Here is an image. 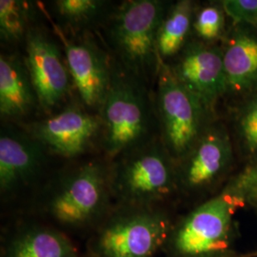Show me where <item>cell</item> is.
Returning <instances> with one entry per match:
<instances>
[{"label":"cell","instance_id":"cell-1","mask_svg":"<svg viewBox=\"0 0 257 257\" xmlns=\"http://www.w3.org/2000/svg\"><path fill=\"white\" fill-rule=\"evenodd\" d=\"M145 82L121 65H112L110 90L98 114L102 147L111 159L150 142L153 107Z\"/></svg>","mask_w":257,"mask_h":257},{"label":"cell","instance_id":"cell-2","mask_svg":"<svg viewBox=\"0 0 257 257\" xmlns=\"http://www.w3.org/2000/svg\"><path fill=\"white\" fill-rule=\"evenodd\" d=\"M169 5L159 0L123 2L111 16L107 38L118 63L144 82L157 74V34Z\"/></svg>","mask_w":257,"mask_h":257},{"label":"cell","instance_id":"cell-3","mask_svg":"<svg viewBox=\"0 0 257 257\" xmlns=\"http://www.w3.org/2000/svg\"><path fill=\"white\" fill-rule=\"evenodd\" d=\"M110 190L121 207H154L177 192L176 163L162 141L120 156L110 170Z\"/></svg>","mask_w":257,"mask_h":257},{"label":"cell","instance_id":"cell-4","mask_svg":"<svg viewBox=\"0 0 257 257\" xmlns=\"http://www.w3.org/2000/svg\"><path fill=\"white\" fill-rule=\"evenodd\" d=\"M243 205L219 193L199 204L173 226L167 242L174 257H230L235 235L234 214Z\"/></svg>","mask_w":257,"mask_h":257},{"label":"cell","instance_id":"cell-5","mask_svg":"<svg viewBox=\"0 0 257 257\" xmlns=\"http://www.w3.org/2000/svg\"><path fill=\"white\" fill-rule=\"evenodd\" d=\"M156 78L160 140L176 163L191 151L211 124V112L176 79L168 63L161 59Z\"/></svg>","mask_w":257,"mask_h":257},{"label":"cell","instance_id":"cell-6","mask_svg":"<svg viewBox=\"0 0 257 257\" xmlns=\"http://www.w3.org/2000/svg\"><path fill=\"white\" fill-rule=\"evenodd\" d=\"M173 226L154 207H122L92 240L94 257H153L167 244Z\"/></svg>","mask_w":257,"mask_h":257},{"label":"cell","instance_id":"cell-7","mask_svg":"<svg viewBox=\"0 0 257 257\" xmlns=\"http://www.w3.org/2000/svg\"><path fill=\"white\" fill-rule=\"evenodd\" d=\"M110 194V170L99 162H88L55 186L47 200V211L64 226L82 227L101 216Z\"/></svg>","mask_w":257,"mask_h":257},{"label":"cell","instance_id":"cell-8","mask_svg":"<svg viewBox=\"0 0 257 257\" xmlns=\"http://www.w3.org/2000/svg\"><path fill=\"white\" fill-rule=\"evenodd\" d=\"M233 158L226 128L210 124L191 151L176 162L177 192L187 196L213 192L228 177Z\"/></svg>","mask_w":257,"mask_h":257},{"label":"cell","instance_id":"cell-9","mask_svg":"<svg viewBox=\"0 0 257 257\" xmlns=\"http://www.w3.org/2000/svg\"><path fill=\"white\" fill-rule=\"evenodd\" d=\"M168 65L176 79L211 113L220 97L227 94L221 47L202 40L189 41Z\"/></svg>","mask_w":257,"mask_h":257},{"label":"cell","instance_id":"cell-10","mask_svg":"<svg viewBox=\"0 0 257 257\" xmlns=\"http://www.w3.org/2000/svg\"><path fill=\"white\" fill-rule=\"evenodd\" d=\"M58 35L63 41L66 65L81 101L86 108L99 112L110 90L112 65L92 39H68L59 30Z\"/></svg>","mask_w":257,"mask_h":257},{"label":"cell","instance_id":"cell-11","mask_svg":"<svg viewBox=\"0 0 257 257\" xmlns=\"http://www.w3.org/2000/svg\"><path fill=\"white\" fill-rule=\"evenodd\" d=\"M28 72L38 105L50 110L63 101L70 89V73L59 48L40 31L30 29L25 38Z\"/></svg>","mask_w":257,"mask_h":257},{"label":"cell","instance_id":"cell-12","mask_svg":"<svg viewBox=\"0 0 257 257\" xmlns=\"http://www.w3.org/2000/svg\"><path fill=\"white\" fill-rule=\"evenodd\" d=\"M101 135L99 114L70 106L31 127V136L47 151L63 157H75L87 152L98 135Z\"/></svg>","mask_w":257,"mask_h":257},{"label":"cell","instance_id":"cell-13","mask_svg":"<svg viewBox=\"0 0 257 257\" xmlns=\"http://www.w3.org/2000/svg\"><path fill=\"white\" fill-rule=\"evenodd\" d=\"M47 149L31 135L2 128L0 135V190L9 194L31 183L45 163Z\"/></svg>","mask_w":257,"mask_h":257},{"label":"cell","instance_id":"cell-14","mask_svg":"<svg viewBox=\"0 0 257 257\" xmlns=\"http://www.w3.org/2000/svg\"><path fill=\"white\" fill-rule=\"evenodd\" d=\"M227 93L248 95L257 92V30L236 23L223 46Z\"/></svg>","mask_w":257,"mask_h":257},{"label":"cell","instance_id":"cell-15","mask_svg":"<svg viewBox=\"0 0 257 257\" xmlns=\"http://www.w3.org/2000/svg\"><path fill=\"white\" fill-rule=\"evenodd\" d=\"M38 104L25 60L17 55L0 56V113L2 118H20Z\"/></svg>","mask_w":257,"mask_h":257},{"label":"cell","instance_id":"cell-16","mask_svg":"<svg viewBox=\"0 0 257 257\" xmlns=\"http://www.w3.org/2000/svg\"><path fill=\"white\" fill-rule=\"evenodd\" d=\"M4 257H78L71 240L45 227H29L11 239Z\"/></svg>","mask_w":257,"mask_h":257},{"label":"cell","instance_id":"cell-17","mask_svg":"<svg viewBox=\"0 0 257 257\" xmlns=\"http://www.w3.org/2000/svg\"><path fill=\"white\" fill-rule=\"evenodd\" d=\"M194 3L180 0L169 5L157 34V52L161 60L174 58L186 44L193 26Z\"/></svg>","mask_w":257,"mask_h":257},{"label":"cell","instance_id":"cell-18","mask_svg":"<svg viewBox=\"0 0 257 257\" xmlns=\"http://www.w3.org/2000/svg\"><path fill=\"white\" fill-rule=\"evenodd\" d=\"M36 12L33 5L26 1H0V35L1 39L13 43L26 38L28 24Z\"/></svg>","mask_w":257,"mask_h":257},{"label":"cell","instance_id":"cell-19","mask_svg":"<svg viewBox=\"0 0 257 257\" xmlns=\"http://www.w3.org/2000/svg\"><path fill=\"white\" fill-rule=\"evenodd\" d=\"M108 2L101 0H57L54 2L55 12L65 25L80 30L89 27L103 18Z\"/></svg>","mask_w":257,"mask_h":257},{"label":"cell","instance_id":"cell-20","mask_svg":"<svg viewBox=\"0 0 257 257\" xmlns=\"http://www.w3.org/2000/svg\"><path fill=\"white\" fill-rule=\"evenodd\" d=\"M235 136L241 155L248 162L257 158V92L248 95L235 117Z\"/></svg>","mask_w":257,"mask_h":257},{"label":"cell","instance_id":"cell-21","mask_svg":"<svg viewBox=\"0 0 257 257\" xmlns=\"http://www.w3.org/2000/svg\"><path fill=\"white\" fill-rule=\"evenodd\" d=\"M237 199L243 206L257 209V158L248 162L238 174L230 177L221 189Z\"/></svg>","mask_w":257,"mask_h":257},{"label":"cell","instance_id":"cell-22","mask_svg":"<svg viewBox=\"0 0 257 257\" xmlns=\"http://www.w3.org/2000/svg\"><path fill=\"white\" fill-rule=\"evenodd\" d=\"M225 25V12L220 3L208 5L199 10L194 17L193 30L204 42L211 43L223 35Z\"/></svg>","mask_w":257,"mask_h":257},{"label":"cell","instance_id":"cell-23","mask_svg":"<svg viewBox=\"0 0 257 257\" xmlns=\"http://www.w3.org/2000/svg\"><path fill=\"white\" fill-rule=\"evenodd\" d=\"M219 3L235 23L257 30V0H222Z\"/></svg>","mask_w":257,"mask_h":257}]
</instances>
